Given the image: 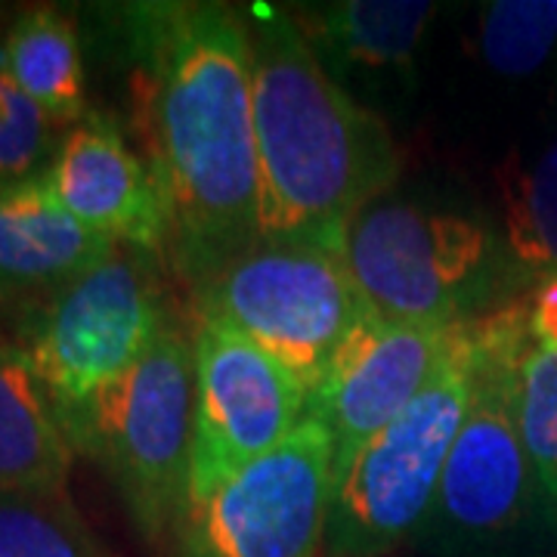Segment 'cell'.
I'll list each match as a JSON object with an SVG mask.
<instances>
[{
	"instance_id": "ba28073f",
	"label": "cell",
	"mask_w": 557,
	"mask_h": 557,
	"mask_svg": "<svg viewBox=\"0 0 557 557\" xmlns=\"http://www.w3.org/2000/svg\"><path fill=\"white\" fill-rule=\"evenodd\" d=\"M344 263L375 317L456 325L490 295L498 245L471 214L379 199L350 223Z\"/></svg>"
},
{
	"instance_id": "7a4b0ae2",
	"label": "cell",
	"mask_w": 557,
	"mask_h": 557,
	"mask_svg": "<svg viewBox=\"0 0 557 557\" xmlns=\"http://www.w3.org/2000/svg\"><path fill=\"white\" fill-rule=\"evenodd\" d=\"M260 174V242L344 258L350 223L397 180L387 124L359 106L282 7L245 10Z\"/></svg>"
},
{
	"instance_id": "ac0fdd59",
	"label": "cell",
	"mask_w": 557,
	"mask_h": 557,
	"mask_svg": "<svg viewBox=\"0 0 557 557\" xmlns=\"http://www.w3.org/2000/svg\"><path fill=\"white\" fill-rule=\"evenodd\" d=\"M0 557H112L69 493H0Z\"/></svg>"
},
{
	"instance_id": "7402d4cb",
	"label": "cell",
	"mask_w": 557,
	"mask_h": 557,
	"mask_svg": "<svg viewBox=\"0 0 557 557\" xmlns=\"http://www.w3.org/2000/svg\"><path fill=\"white\" fill-rule=\"evenodd\" d=\"M527 307H530V332L536 344L557 350V273L539 282Z\"/></svg>"
},
{
	"instance_id": "30bf717a",
	"label": "cell",
	"mask_w": 557,
	"mask_h": 557,
	"mask_svg": "<svg viewBox=\"0 0 557 557\" xmlns=\"http://www.w3.org/2000/svg\"><path fill=\"white\" fill-rule=\"evenodd\" d=\"M189 502L276 449L307 416V391L233 325L196 313ZM186 502V505H189Z\"/></svg>"
},
{
	"instance_id": "277c9868",
	"label": "cell",
	"mask_w": 557,
	"mask_h": 557,
	"mask_svg": "<svg viewBox=\"0 0 557 557\" xmlns=\"http://www.w3.org/2000/svg\"><path fill=\"white\" fill-rule=\"evenodd\" d=\"M474 319L456 322L434 375L332 486L322 557H384L416 542L471 403Z\"/></svg>"
},
{
	"instance_id": "9c48e42d",
	"label": "cell",
	"mask_w": 557,
	"mask_h": 557,
	"mask_svg": "<svg viewBox=\"0 0 557 557\" xmlns=\"http://www.w3.org/2000/svg\"><path fill=\"white\" fill-rule=\"evenodd\" d=\"M335 486V440L317 418L208 496L171 533L174 557H322Z\"/></svg>"
},
{
	"instance_id": "5bb4252c",
	"label": "cell",
	"mask_w": 557,
	"mask_h": 557,
	"mask_svg": "<svg viewBox=\"0 0 557 557\" xmlns=\"http://www.w3.org/2000/svg\"><path fill=\"white\" fill-rule=\"evenodd\" d=\"M437 3L424 0H341L304 7L292 16L319 62L332 72L403 75L412 72L418 44Z\"/></svg>"
},
{
	"instance_id": "44dd1931",
	"label": "cell",
	"mask_w": 557,
	"mask_h": 557,
	"mask_svg": "<svg viewBox=\"0 0 557 557\" xmlns=\"http://www.w3.org/2000/svg\"><path fill=\"white\" fill-rule=\"evenodd\" d=\"M518 424L542 486L557 502V350L536 341L518 372Z\"/></svg>"
},
{
	"instance_id": "6da1fadb",
	"label": "cell",
	"mask_w": 557,
	"mask_h": 557,
	"mask_svg": "<svg viewBox=\"0 0 557 557\" xmlns=\"http://www.w3.org/2000/svg\"><path fill=\"white\" fill-rule=\"evenodd\" d=\"M131 131L168 208V260L193 288L260 242L245 13L164 0L124 10Z\"/></svg>"
},
{
	"instance_id": "603a6c76",
	"label": "cell",
	"mask_w": 557,
	"mask_h": 557,
	"mask_svg": "<svg viewBox=\"0 0 557 557\" xmlns=\"http://www.w3.org/2000/svg\"><path fill=\"white\" fill-rule=\"evenodd\" d=\"M13 307H10V300H7V295H3V288H0V322H3V317L10 313Z\"/></svg>"
},
{
	"instance_id": "7c38bea8",
	"label": "cell",
	"mask_w": 557,
	"mask_h": 557,
	"mask_svg": "<svg viewBox=\"0 0 557 557\" xmlns=\"http://www.w3.org/2000/svg\"><path fill=\"white\" fill-rule=\"evenodd\" d=\"M47 180L84 226L115 245L168 260V208L159 183L124 139L119 121L87 112L72 124Z\"/></svg>"
},
{
	"instance_id": "d6986e66",
	"label": "cell",
	"mask_w": 557,
	"mask_h": 557,
	"mask_svg": "<svg viewBox=\"0 0 557 557\" xmlns=\"http://www.w3.org/2000/svg\"><path fill=\"white\" fill-rule=\"evenodd\" d=\"M557 47V0H498L480 22V50L498 75L523 78Z\"/></svg>"
},
{
	"instance_id": "4fadbf2b",
	"label": "cell",
	"mask_w": 557,
	"mask_h": 557,
	"mask_svg": "<svg viewBox=\"0 0 557 557\" xmlns=\"http://www.w3.org/2000/svg\"><path fill=\"white\" fill-rule=\"evenodd\" d=\"M115 248L62 205L47 177L0 189V288L13 310H38Z\"/></svg>"
},
{
	"instance_id": "8992f818",
	"label": "cell",
	"mask_w": 557,
	"mask_h": 557,
	"mask_svg": "<svg viewBox=\"0 0 557 557\" xmlns=\"http://www.w3.org/2000/svg\"><path fill=\"white\" fill-rule=\"evenodd\" d=\"M75 453L109 471L143 536L171 539L193 468V341L180 325L171 322L94 403Z\"/></svg>"
},
{
	"instance_id": "e0dca14e",
	"label": "cell",
	"mask_w": 557,
	"mask_h": 557,
	"mask_svg": "<svg viewBox=\"0 0 557 557\" xmlns=\"http://www.w3.org/2000/svg\"><path fill=\"white\" fill-rule=\"evenodd\" d=\"M505 242L520 270L557 273V134L530 168L502 171Z\"/></svg>"
},
{
	"instance_id": "8fae6325",
	"label": "cell",
	"mask_w": 557,
	"mask_h": 557,
	"mask_svg": "<svg viewBox=\"0 0 557 557\" xmlns=\"http://www.w3.org/2000/svg\"><path fill=\"white\" fill-rule=\"evenodd\" d=\"M453 325H409L366 313L341 344L307 416L335 440V474L418 397L434 375Z\"/></svg>"
},
{
	"instance_id": "5b68a950",
	"label": "cell",
	"mask_w": 557,
	"mask_h": 557,
	"mask_svg": "<svg viewBox=\"0 0 557 557\" xmlns=\"http://www.w3.org/2000/svg\"><path fill=\"white\" fill-rule=\"evenodd\" d=\"M171 322L159 258L127 245L25 313L20 347L44 381L72 449L94 403L137 366Z\"/></svg>"
},
{
	"instance_id": "52a82bcc",
	"label": "cell",
	"mask_w": 557,
	"mask_h": 557,
	"mask_svg": "<svg viewBox=\"0 0 557 557\" xmlns=\"http://www.w3.org/2000/svg\"><path fill=\"white\" fill-rule=\"evenodd\" d=\"M193 292L196 313L233 325L307 394L372 313L344 258L295 242H258Z\"/></svg>"
},
{
	"instance_id": "9a60e30c",
	"label": "cell",
	"mask_w": 557,
	"mask_h": 557,
	"mask_svg": "<svg viewBox=\"0 0 557 557\" xmlns=\"http://www.w3.org/2000/svg\"><path fill=\"white\" fill-rule=\"evenodd\" d=\"M75 449L28 354L0 341V493H69Z\"/></svg>"
},
{
	"instance_id": "3957f363",
	"label": "cell",
	"mask_w": 557,
	"mask_h": 557,
	"mask_svg": "<svg viewBox=\"0 0 557 557\" xmlns=\"http://www.w3.org/2000/svg\"><path fill=\"white\" fill-rule=\"evenodd\" d=\"M533 341L527 304L474 317L471 403L416 539L428 555L536 557L555 498L542 486L518 424V372Z\"/></svg>"
},
{
	"instance_id": "2e32d148",
	"label": "cell",
	"mask_w": 557,
	"mask_h": 557,
	"mask_svg": "<svg viewBox=\"0 0 557 557\" xmlns=\"http://www.w3.org/2000/svg\"><path fill=\"white\" fill-rule=\"evenodd\" d=\"M0 62L40 109L65 127L87 115V78L75 22L62 10L28 7L0 44Z\"/></svg>"
},
{
	"instance_id": "ffe728a7",
	"label": "cell",
	"mask_w": 557,
	"mask_h": 557,
	"mask_svg": "<svg viewBox=\"0 0 557 557\" xmlns=\"http://www.w3.org/2000/svg\"><path fill=\"white\" fill-rule=\"evenodd\" d=\"M65 134L0 62V189L47 177Z\"/></svg>"
}]
</instances>
